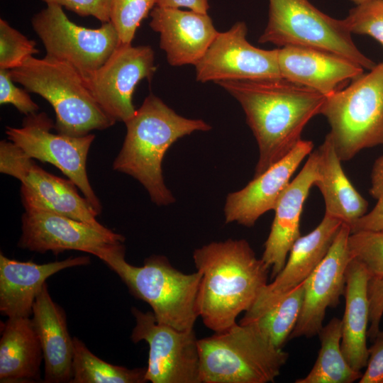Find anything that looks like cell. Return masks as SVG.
I'll return each mask as SVG.
<instances>
[{
    "label": "cell",
    "mask_w": 383,
    "mask_h": 383,
    "mask_svg": "<svg viewBox=\"0 0 383 383\" xmlns=\"http://www.w3.org/2000/svg\"><path fill=\"white\" fill-rule=\"evenodd\" d=\"M240 104L256 139L259 157L254 177L286 156L303 129L321 114L326 96L283 78L216 82Z\"/></svg>",
    "instance_id": "6da1fadb"
},
{
    "label": "cell",
    "mask_w": 383,
    "mask_h": 383,
    "mask_svg": "<svg viewBox=\"0 0 383 383\" xmlns=\"http://www.w3.org/2000/svg\"><path fill=\"white\" fill-rule=\"evenodd\" d=\"M193 259L201 274L199 317L211 331L223 332L254 304L267 284L270 268L244 239L212 242L196 249Z\"/></svg>",
    "instance_id": "7a4b0ae2"
},
{
    "label": "cell",
    "mask_w": 383,
    "mask_h": 383,
    "mask_svg": "<svg viewBox=\"0 0 383 383\" xmlns=\"http://www.w3.org/2000/svg\"><path fill=\"white\" fill-rule=\"evenodd\" d=\"M125 123L126 135L113 169L137 179L155 204L174 203V197L164 182V156L178 139L194 131H208L211 126L201 119L177 114L153 94Z\"/></svg>",
    "instance_id": "3957f363"
},
{
    "label": "cell",
    "mask_w": 383,
    "mask_h": 383,
    "mask_svg": "<svg viewBox=\"0 0 383 383\" xmlns=\"http://www.w3.org/2000/svg\"><path fill=\"white\" fill-rule=\"evenodd\" d=\"M127 286L130 293L147 302L157 321L179 331H192L199 317L196 297L201 274H185L174 268L163 255L146 258L143 266L125 260L123 243L99 257Z\"/></svg>",
    "instance_id": "277c9868"
},
{
    "label": "cell",
    "mask_w": 383,
    "mask_h": 383,
    "mask_svg": "<svg viewBox=\"0 0 383 383\" xmlns=\"http://www.w3.org/2000/svg\"><path fill=\"white\" fill-rule=\"evenodd\" d=\"M10 74L14 82L50 104L56 116L55 128L59 133L83 136L116 122L96 101L82 75L67 62L47 55L31 56L10 70Z\"/></svg>",
    "instance_id": "5b68a950"
},
{
    "label": "cell",
    "mask_w": 383,
    "mask_h": 383,
    "mask_svg": "<svg viewBox=\"0 0 383 383\" xmlns=\"http://www.w3.org/2000/svg\"><path fill=\"white\" fill-rule=\"evenodd\" d=\"M201 383L273 382L289 359L254 323L198 339Z\"/></svg>",
    "instance_id": "8992f818"
},
{
    "label": "cell",
    "mask_w": 383,
    "mask_h": 383,
    "mask_svg": "<svg viewBox=\"0 0 383 383\" xmlns=\"http://www.w3.org/2000/svg\"><path fill=\"white\" fill-rule=\"evenodd\" d=\"M369 71L326 96L321 109L331 126L327 135L341 161L383 145V62Z\"/></svg>",
    "instance_id": "52a82bcc"
},
{
    "label": "cell",
    "mask_w": 383,
    "mask_h": 383,
    "mask_svg": "<svg viewBox=\"0 0 383 383\" xmlns=\"http://www.w3.org/2000/svg\"><path fill=\"white\" fill-rule=\"evenodd\" d=\"M344 19L321 12L309 0H269V18L260 43L320 49L370 70L377 64L355 45Z\"/></svg>",
    "instance_id": "ba28073f"
},
{
    "label": "cell",
    "mask_w": 383,
    "mask_h": 383,
    "mask_svg": "<svg viewBox=\"0 0 383 383\" xmlns=\"http://www.w3.org/2000/svg\"><path fill=\"white\" fill-rule=\"evenodd\" d=\"M31 25L46 55L65 62L86 76L99 68L121 43L111 21L87 28L71 21L62 7L47 6L33 15Z\"/></svg>",
    "instance_id": "9c48e42d"
},
{
    "label": "cell",
    "mask_w": 383,
    "mask_h": 383,
    "mask_svg": "<svg viewBox=\"0 0 383 383\" xmlns=\"http://www.w3.org/2000/svg\"><path fill=\"white\" fill-rule=\"evenodd\" d=\"M52 120L45 113L26 116L21 128L6 126L8 140L28 157L58 168L82 192L97 215L101 205L89 183L86 163L93 134L74 137L51 132Z\"/></svg>",
    "instance_id": "30bf717a"
},
{
    "label": "cell",
    "mask_w": 383,
    "mask_h": 383,
    "mask_svg": "<svg viewBox=\"0 0 383 383\" xmlns=\"http://www.w3.org/2000/svg\"><path fill=\"white\" fill-rule=\"evenodd\" d=\"M0 172L21 182L25 209L49 210L101 231H111L97 221L98 215L86 198L79 194L73 182L46 172L10 140L0 142Z\"/></svg>",
    "instance_id": "8fae6325"
},
{
    "label": "cell",
    "mask_w": 383,
    "mask_h": 383,
    "mask_svg": "<svg viewBox=\"0 0 383 383\" xmlns=\"http://www.w3.org/2000/svg\"><path fill=\"white\" fill-rule=\"evenodd\" d=\"M133 343L149 345L145 378L152 383H201L198 339L194 330L179 331L160 323L153 312L132 307Z\"/></svg>",
    "instance_id": "7c38bea8"
},
{
    "label": "cell",
    "mask_w": 383,
    "mask_h": 383,
    "mask_svg": "<svg viewBox=\"0 0 383 383\" xmlns=\"http://www.w3.org/2000/svg\"><path fill=\"white\" fill-rule=\"evenodd\" d=\"M149 45L121 43L96 70L82 76L96 101L116 121L126 123L135 114L133 94L143 79H150L156 70Z\"/></svg>",
    "instance_id": "4fadbf2b"
},
{
    "label": "cell",
    "mask_w": 383,
    "mask_h": 383,
    "mask_svg": "<svg viewBox=\"0 0 383 383\" xmlns=\"http://www.w3.org/2000/svg\"><path fill=\"white\" fill-rule=\"evenodd\" d=\"M243 21L228 30L218 32L204 56L194 65L196 79L205 83L225 80H266L281 79L278 49L263 50L246 39Z\"/></svg>",
    "instance_id": "5bb4252c"
},
{
    "label": "cell",
    "mask_w": 383,
    "mask_h": 383,
    "mask_svg": "<svg viewBox=\"0 0 383 383\" xmlns=\"http://www.w3.org/2000/svg\"><path fill=\"white\" fill-rule=\"evenodd\" d=\"M21 223L18 246L40 253L79 250L99 257L125 240L112 231L104 232L82 221L37 208H26Z\"/></svg>",
    "instance_id": "9a60e30c"
},
{
    "label": "cell",
    "mask_w": 383,
    "mask_h": 383,
    "mask_svg": "<svg viewBox=\"0 0 383 383\" xmlns=\"http://www.w3.org/2000/svg\"><path fill=\"white\" fill-rule=\"evenodd\" d=\"M350 233V226L343 223L326 255L304 282L301 313L289 340L318 335L326 309L339 304L345 292L346 269L352 259L348 248Z\"/></svg>",
    "instance_id": "2e32d148"
},
{
    "label": "cell",
    "mask_w": 383,
    "mask_h": 383,
    "mask_svg": "<svg viewBox=\"0 0 383 383\" xmlns=\"http://www.w3.org/2000/svg\"><path fill=\"white\" fill-rule=\"evenodd\" d=\"M343 223L325 214L316 228L301 235L293 244L282 270L263 288L239 323L255 320L286 294L304 282L326 255Z\"/></svg>",
    "instance_id": "e0dca14e"
},
{
    "label": "cell",
    "mask_w": 383,
    "mask_h": 383,
    "mask_svg": "<svg viewBox=\"0 0 383 383\" xmlns=\"http://www.w3.org/2000/svg\"><path fill=\"white\" fill-rule=\"evenodd\" d=\"M313 147L312 141L301 139L286 156L245 187L228 194L223 209L226 223L252 227L262 215L274 210L292 176Z\"/></svg>",
    "instance_id": "ac0fdd59"
},
{
    "label": "cell",
    "mask_w": 383,
    "mask_h": 383,
    "mask_svg": "<svg viewBox=\"0 0 383 383\" xmlns=\"http://www.w3.org/2000/svg\"><path fill=\"white\" fill-rule=\"evenodd\" d=\"M318 158L317 150L309 154L300 172L289 182L274 209V220L262 256L271 269L272 279L284 267L293 244L301 236V215L309 190L318 177Z\"/></svg>",
    "instance_id": "d6986e66"
},
{
    "label": "cell",
    "mask_w": 383,
    "mask_h": 383,
    "mask_svg": "<svg viewBox=\"0 0 383 383\" xmlns=\"http://www.w3.org/2000/svg\"><path fill=\"white\" fill-rule=\"evenodd\" d=\"M150 28L160 33V46L172 66L195 65L218 34L208 13L155 6Z\"/></svg>",
    "instance_id": "ffe728a7"
},
{
    "label": "cell",
    "mask_w": 383,
    "mask_h": 383,
    "mask_svg": "<svg viewBox=\"0 0 383 383\" xmlns=\"http://www.w3.org/2000/svg\"><path fill=\"white\" fill-rule=\"evenodd\" d=\"M282 77L328 96L340 84L364 74V68L339 55L307 47L285 46L278 49Z\"/></svg>",
    "instance_id": "44dd1931"
},
{
    "label": "cell",
    "mask_w": 383,
    "mask_h": 383,
    "mask_svg": "<svg viewBox=\"0 0 383 383\" xmlns=\"http://www.w3.org/2000/svg\"><path fill=\"white\" fill-rule=\"evenodd\" d=\"M89 256L70 257L61 261L36 264L21 262L0 254V311L9 318L30 317L33 306L45 280L66 268L87 265Z\"/></svg>",
    "instance_id": "7402d4cb"
},
{
    "label": "cell",
    "mask_w": 383,
    "mask_h": 383,
    "mask_svg": "<svg viewBox=\"0 0 383 383\" xmlns=\"http://www.w3.org/2000/svg\"><path fill=\"white\" fill-rule=\"evenodd\" d=\"M31 318L41 344L45 363L44 382H70L72 377L73 338L69 334L66 315L44 284L33 306Z\"/></svg>",
    "instance_id": "603a6c76"
},
{
    "label": "cell",
    "mask_w": 383,
    "mask_h": 383,
    "mask_svg": "<svg viewBox=\"0 0 383 383\" xmlns=\"http://www.w3.org/2000/svg\"><path fill=\"white\" fill-rule=\"evenodd\" d=\"M369 281L370 276L364 265L352 258L345 272L341 349L348 364L358 371L365 368L369 357L367 345L370 325Z\"/></svg>",
    "instance_id": "cb8c5ba5"
},
{
    "label": "cell",
    "mask_w": 383,
    "mask_h": 383,
    "mask_svg": "<svg viewBox=\"0 0 383 383\" xmlns=\"http://www.w3.org/2000/svg\"><path fill=\"white\" fill-rule=\"evenodd\" d=\"M0 382L40 379L43 353L30 317H13L1 324Z\"/></svg>",
    "instance_id": "d4e9b609"
},
{
    "label": "cell",
    "mask_w": 383,
    "mask_h": 383,
    "mask_svg": "<svg viewBox=\"0 0 383 383\" xmlns=\"http://www.w3.org/2000/svg\"><path fill=\"white\" fill-rule=\"evenodd\" d=\"M318 151V177L314 183L323 195L325 214L350 227L367 211V201L343 172L341 160L326 135Z\"/></svg>",
    "instance_id": "484cf974"
},
{
    "label": "cell",
    "mask_w": 383,
    "mask_h": 383,
    "mask_svg": "<svg viewBox=\"0 0 383 383\" xmlns=\"http://www.w3.org/2000/svg\"><path fill=\"white\" fill-rule=\"evenodd\" d=\"M341 327V320L337 317L322 327L316 360L308 374L295 383H353L361 378V371L353 369L342 352Z\"/></svg>",
    "instance_id": "4316f807"
},
{
    "label": "cell",
    "mask_w": 383,
    "mask_h": 383,
    "mask_svg": "<svg viewBox=\"0 0 383 383\" xmlns=\"http://www.w3.org/2000/svg\"><path fill=\"white\" fill-rule=\"evenodd\" d=\"M145 373L146 367L128 369L105 362L73 338L71 383H145Z\"/></svg>",
    "instance_id": "83f0119b"
},
{
    "label": "cell",
    "mask_w": 383,
    "mask_h": 383,
    "mask_svg": "<svg viewBox=\"0 0 383 383\" xmlns=\"http://www.w3.org/2000/svg\"><path fill=\"white\" fill-rule=\"evenodd\" d=\"M304 282L301 283L257 318L246 323H255L277 348H283L299 320L304 301Z\"/></svg>",
    "instance_id": "f1b7e54d"
},
{
    "label": "cell",
    "mask_w": 383,
    "mask_h": 383,
    "mask_svg": "<svg viewBox=\"0 0 383 383\" xmlns=\"http://www.w3.org/2000/svg\"><path fill=\"white\" fill-rule=\"evenodd\" d=\"M348 248L352 258L364 265L370 279L383 278V231L350 233Z\"/></svg>",
    "instance_id": "f546056e"
},
{
    "label": "cell",
    "mask_w": 383,
    "mask_h": 383,
    "mask_svg": "<svg viewBox=\"0 0 383 383\" xmlns=\"http://www.w3.org/2000/svg\"><path fill=\"white\" fill-rule=\"evenodd\" d=\"M156 4V0H111L110 21L121 43H131L137 28Z\"/></svg>",
    "instance_id": "4dcf8cb0"
},
{
    "label": "cell",
    "mask_w": 383,
    "mask_h": 383,
    "mask_svg": "<svg viewBox=\"0 0 383 383\" xmlns=\"http://www.w3.org/2000/svg\"><path fill=\"white\" fill-rule=\"evenodd\" d=\"M38 52L35 41L29 40L6 21L0 19V69L16 68Z\"/></svg>",
    "instance_id": "1f68e13d"
},
{
    "label": "cell",
    "mask_w": 383,
    "mask_h": 383,
    "mask_svg": "<svg viewBox=\"0 0 383 383\" xmlns=\"http://www.w3.org/2000/svg\"><path fill=\"white\" fill-rule=\"evenodd\" d=\"M344 21L351 33L368 35L383 47V0L357 5Z\"/></svg>",
    "instance_id": "d6a6232c"
},
{
    "label": "cell",
    "mask_w": 383,
    "mask_h": 383,
    "mask_svg": "<svg viewBox=\"0 0 383 383\" xmlns=\"http://www.w3.org/2000/svg\"><path fill=\"white\" fill-rule=\"evenodd\" d=\"M370 193L377 200V203L371 211L350 227L351 233L383 231V155L379 157L373 164Z\"/></svg>",
    "instance_id": "836d02e7"
},
{
    "label": "cell",
    "mask_w": 383,
    "mask_h": 383,
    "mask_svg": "<svg viewBox=\"0 0 383 383\" xmlns=\"http://www.w3.org/2000/svg\"><path fill=\"white\" fill-rule=\"evenodd\" d=\"M11 79L9 70L0 69V104H12L26 116L38 112L39 107L25 89L17 87Z\"/></svg>",
    "instance_id": "e575fe53"
},
{
    "label": "cell",
    "mask_w": 383,
    "mask_h": 383,
    "mask_svg": "<svg viewBox=\"0 0 383 383\" xmlns=\"http://www.w3.org/2000/svg\"><path fill=\"white\" fill-rule=\"evenodd\" d=\"M65 7L81 16H91L101 23L110 21L111 0H42Z\"/></svg>",
    "instance_id": "d590c367"
},
{
    "label": "cell",
    "mask_w": 383,
    "mask_h": 383,
    "mask_svg": "<svg viewBox=\"0 0 383 383\" xmlns=\"http://www.w3.org/2000/svg\"><path fill=\"white\" fill-rule=\"evenodd\" d=\"M368 348L369 357L359 383H383V331H379Z\"/></svg>",
    "instance_id": "8d00e7d4"
},
{
    "label": "cell",
    "mask_w": 383,
    "mask_h": 383,
    "mask_svg": "<svg viewBox=\"0 0 383 383\" xmlns=\"http://www.w3.org/2000/svg\"><path fill=\"white\" fill-rule=\"evenodd\" d=\"M368 296L370 301V325L367 336L372 341L380 330V322L383 316V278L370 279Z\"/></svg>",
    "instance_id": "74e56055"
},
{
    "label": "cell",
    "mask_w": 383,
    "mask_h": 383,
    "mask_svg": "<svg viewBox=\"0 0 383 383\" xmlns=\"http://www.w3.org/2000/svg\"><path fill=\"white\" fill-rule=\"evenodd\" d=\"M156 6L170 9L185 7L191 11L208 13L209 0H156Z\"/></svg>",
    "instance_id": "f35d334b"
},
{
    "label": "cell",
    "mask_w": 383,
    "mask_h": 383,
    "mask_svg": "<svg viewBox=\"0 0 383 383\" xmlns=\"http://www.w3.org/2000/svg\"><path fill=\"white\" fill-rule=\"evenodd\" d=\"M355 3L356 5H360L371 0H350Z\"/></svg>",
    "instance_id": "ab89813d"
}]
</instances>
